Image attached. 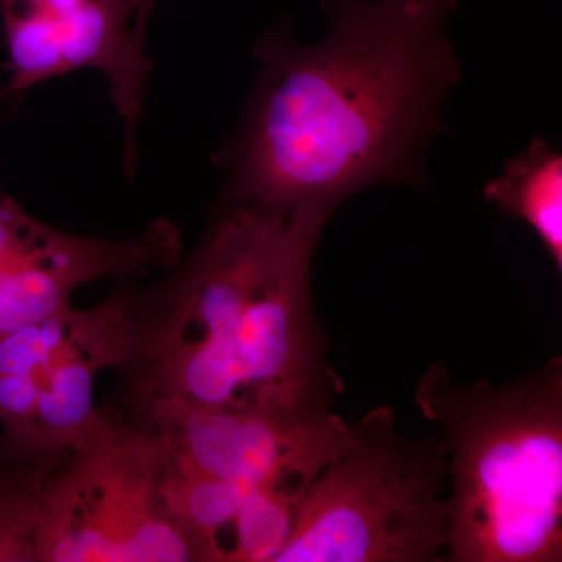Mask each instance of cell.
<instances>
[{
  "label": "cell",
  "mask_w": 562,
  "mask_h": 562,
  "mask_svg": "<svg viewBox=\"0 0 562 562\" xmlns=\"http://www.w3.org/2000/svg\"><path fill=\"white\" fill-rule=\"evenodd\" d=\"M144 2L147 3V5L150 7V9H154V3H155V0H144Z\"/></svg>",
  "instance_id": "8fae6325"
},
{
  "label": "cell",
  "mask_w": 562,
  "mask_h": 562,
  "mask_svg": "<svg viewBox=\"0 0 562 562\" xmlns=\"http://www.w3.org/2000/svg\"><path fill=\"white\" fill-rule=\"evenodd\" d=\"M179 231L160 220L128 239L49 227L13 198L0 199V339L72 306L81 284L131 279L180 260Z\"/></svg>",
  "instance_id": "9c48e42d"
},
{
  "label": "cell",
  "mask_w": 562,
  "mask_h": 562,
  "mask_svg": "<svg viewBox=\"0 0 562 562\" xmlns=\"http://www.w3.org/2000/svg\"><path fill=\"white\" fill-rule=\"evenodd\" d=\"M484 198L506 216L527 222L561 272L562 157L546 139H535L520 157L506 162L484 188Z\"/></svg>",
  "instance_id": "30bf717a"
},
{
  "label": "cell",
  "mask_w": 562,
  "mask_h": 562,
  "mask_svg": "<svg viewBox=\"0 0 562 562\" xmlns=\"http://www.w3.org/2000/svg\"><path fill=\"white\" fill-rule=\"evenodd\" d=\"M325 222L228 202L160 283L128 284L117 408H297L325 376L310 271Z\"/></svg>",
  "instance_id": "7a4b0ae2"
},
{
  "label": "cell",
  "mask_w": 562,
  "mask_h": 562,
  "mask_svg": "<svg viewBox=\"0 0 562 562\" xmlns=\"http://www.w3.org/2000/svg\"><path fill=\"white\" fill-rule=\"evenodd\" d=\"M446 476L442 442L412 441L394 409H373L303 492L273 562L435 561L447 549Z\"/></svg>",
  "instance_id": "277c9868"
},
{
  "label": "cell",
  "mask_w": 562,
  "mask_h": 562,
  "mask_svg": "<svg viewBox=\"0 0 562 562\" xmlns=\"http://www.w3.org/2000/svg\"><path fill=\"white\" fill-rule=\"evenodd\" d=\"M458 0H321L316 44L271 33L232 150L228 202L330 220L355 192L417 179L460 79Z\"/></svg>",
  "instance_id": "6da1fadb"
},
{
  "label": "cell",
  "mask_w": 562,
  "mask_h": 562,
  "mask_svg": "<svg viewBox=\"0 0 562 562\" xmlns=\"http://www.w3.org/2000/svg\"><path fill=\"white\" fill-rule=\"evenodd\" d=\"M125 414L157 431L166 464L231 483L244 495L257 490L302 495L353 438V424L324 403L203 409L154 402Z\"/></svg>",
  "instance_id": "52a82bcc"
},
{
  "label": "cell",
  "mask_w": 562,
  "mask_h": 562,
  "mask_svg": "<svg viewBox=\"0 0 562 562\" xmlns=\"http://www.w3.org/2000/svg\"><path fill=\"white\" fill-rule=\"evenodd\" d=\"M162 447L117 406L41 473L35 553L41 562H195L161 495Z\"/></svg>",
  "instance_id": "5b68a950"
},
{
  "label": "cell",
  "mask_w": 562,
  "mask_h": 562,
  "mask_svg": "<svg viewBox=\"0 0 562 562\" xmlns=\"http://www.w3.org/2000/svg\"><path fill=\"white\" fill-rule=\"evenodd\" d=\"M414 401L443 431L449 560L560 562L561 358L502 386L430 364Z\"/></svg>",
  "instance_id": "3957f363"
},
{
  "label": "cell",
  "mask_w": 562,
  "mask_h": 562,
  "mask_svg": "<svg viewBox=\"0 0 562 562\" xmlns=\"http://www.w3.org/2000/svg\"><path fill=\"white\" fill-rule=\"evenodd\" d=\"M128 284L91 308L69 306L0 339V465L36 469L94 427L99 373L114 371Z\"/></svg>",
  "instance_id": "8992f818"
},
{
  "label": "cell",
  "mask_w": 562,
  "mask_h": 562,
  "mask_svg": "<svg viewBox=\"0 0 562 562\" xmlns=\"http://www.w3.org/2000/svg\"><path fill=\"white\" fill-rule=\"evenodd\" d=\"M9 49L10 90L22 92L72 70L109 77L125 124V162L133 168L135 128L143 111L149 61L144 0H0Z\"/></svg>",
  "instance_id": "ba28073f"
}]
</instances>
